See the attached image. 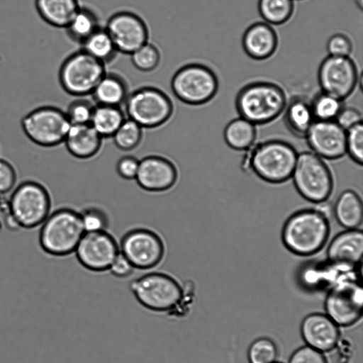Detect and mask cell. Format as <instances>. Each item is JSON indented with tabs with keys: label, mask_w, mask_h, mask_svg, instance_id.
Wrapping results in <instances>:
<instances>
[{
	"label": "cell",
	"mask_w": 363,
	"mask_h": 363,
	"mask_svg": "<svg viewBox=\"0 0 363 363\" xmlns=\"http://www.w3.org/2000/svg\"><path fill=\"white\" fill-rule=\"evenodd\" d=\"M100 27L96 13L90 8L80 6L65 29L72 41L81 45Z\"/></svg>",
	"instance_id": "f1b7e54d"
},
{
	"label": "cell",
	"mask_w": 363,
	"mask_h": 363,
	"mask_svg": "<svg viewBox=\"0 0 363 363\" xmlns=\"http://www.w3.org/2000/svg\"><path fill=\"white\" fill-rule=\"evenodd\" d=\"M80 5L78 0H35L39 16L47 24L65 28Z\"/></svg>",
	"instance_id": "cb8c5ba5"
},
{
	"label": "cell",
	"mask_w": 363,
	"mask_h": 363,
	"mask_svg": "<svg viewBox=\"0 0 363 363\" xmlns=\"http://www.w3.org/2000/svg\"><path fill=\"white\" fill-rule=\"evenodd\" d=\"M315 121H335L343 107L342 101L321 91L311 102Z\"/></svg>",
	"instance_id": "d6a6232c"
},
{
	"label": "cell",
	"mask_w": 363,
	"mask_h": 363,
	"mask_svg": "<svg viewBox=\"0 0 363 363\" xmlns=\"http://www.w3.org/2000/svg\"><path fill=\"white\" fill-rule=\"evenodd\" d=\"M297 154L288 143L272 140L260 143L249 154L252 169L262 179L280 183L292 176Z\"/></svg>",
	"instance_id": "52a82bcc"
},
{
	"label": "cell",
	"mask_w": 363,
	"mask_h": 363,
	"mask_svg": "<svg viewBox=\"0 0 363 363\" xmlns=\"http://www.w3.org/2000/svg\"><path fill=\"white\" fill-rule=\"evenodd\" d=\"M363 294L358 285L350 283L334 288L325 301L328 316L340 325H350L362 315Z\"/></svg>",
	"instance_id": "2e32d148"
},
{
	"label": "cell",
	"mask_w": 363,
	"mask_h": 363,
	"mask_svg": "<svg viewBox=\"0 0 363 363\" xmlns=\"http://www.w3.org/2000/svg\"><path fill=\"white\" fill-rule=\"evenodd\" d=\"M258 11L264 22L281 25L287 22L294 11V0H259Z\"/></svg>",
	"instance_id": "4dcf8cb0"
},
{
	"label": "cell",
	"mask_w": 363,
	"mask_h": 363,
	"mask_svg": "<svg viewBox=\"0 0 363 363\" xmlns=\"http://www.w3.org/2000/svg\"><path fill=\"white\" fill-rule=\"evenodd\" d=\"M277 357V348L269 338L254 341L248 350L250 363H274Z\"/></svg>",
	"instance_id": "e575fe53"
},
{
	"label": "cell",
	"mask_w": 363,
	"mask_h": 363,
	"mask_svg": "<svg viewBox=\"0 0 363 363\" xmlns=\"http://www.w3.org/2000/svg\"><path fill=\"white\" fill-rule=\"evenodd\" d=\"M130 290L145 309L174 318L185 317L192 303V286L186 290L176 278L164 272H152L135 279Z\"/></svg>",
	"instance_id": "6da1fadb"
},
{
	"label": "cell",
	"mask_w": 363,
	"mask_h": 363,
	"mask_svg": "<svg viewBox=\"0 0 363 363\" xmlns=\"http://www.w3.org/2000/svg\"><path fill=\"white\" fill-rule=\"evenodd\" d=\"M335 121L341 128L347 130L362 123V116L361 112L354 107L343 106Z\"/></svg>",
	"instance_id": "7bdbcfd3"
},
{
	"label": "cell",
	"mask_w": 363,
	"mask_h": 363,
	"mask_svg": "<svg viewBox=\"0 0 363 363\" xmlns=\"http://www.w3.org/2000/svg\"><path fill=\"white\" fill-rule=\"evenodd\" d=\"M143 134V128L139 124L125 118L112 138L118 149L130 151L140 145Z\"/></svg>",
	"instance_id": "1f68e13d"
},
{
	"label": "cell",
	"mask_w": 363,
	"mask_h": 363,
	"mask_svg": "<svg viewBox=\"0 0 363 363\" xmlns=\"http://www.w3.org/2000/svg\"><path fill=\"white\" fill-rule=\"evenodd\" d=\"M301 332L308 346L320 352L333 349L340 336L337 324L328 315L321 313L306 316L301 323Z\"/></svg>",
	"instance_id": "d6986e66"
},
{
	"label": "cell",
	"mask_w": 363,
	"mask_h": 363,
	"mask_svg": "<svg viewBox=\"0 0 363 363\" xmlns=\"http://www.w3.org/2000/svg\"><path fill=\"white\" fill-rule=\"evenodd\" d=\"M124 105L128 118L143 128L164 125L174 112L173 102L169 96L153 86H143L129 93Z\"/></svg>",
	"instance_id": "30bf717a"
},
{
	"label": "cell",
	"mask_w": 363,
	"mask_h": 363,
	"mask_svg": "<svg viewBox=\"0 0 363 363\" xmlns=\"http://www.w3.org/2000/svg\"><path fill=\"white\" fill-rule=\"evenodd\" d=\"M353 45L350 38L344 33H335L330 37L327 43L329 55L350 57Z\"/></svg>",
	"instance_id": "f35d334b"
},
{
	"label": "cell",
	"mask_w": 363,
	"mask_h": 363,
	"mask_svg": "<svg viewBox=\"0 0 363 363\" xmlns=\"http://www.w3.org/2000/svg\"><path fill=\"white\" fill-rule=\"evenodd\" d=\"M120 252L135 269H151L163 259L165 247L161 237L145 228H136L126 232L119 244Z\"/></svg>",
	"instance_id": "7c38bea8"
},
{
	"label": "cell",
	"mask_w": 363,
	"mask_h": 363,
	"mask_svg": "<svg viewBox=\"0 0 363 363\" xmlns=\"http://www.w3.org/2000/svg\"><path fill=\"white\" fill-rule=\"evenodd\" d=\"M318 81L323 92L343 101L362 82V74L350 57L328 55L319 66Z\"/></svg>",
	"instance_id": "4fadbf2b"
},
{
	"label": "cell",
	"mask_w": 363,
	"mask_h": 363,
	"mask_svg": "<svg viewBox=\"0 0 363 363\" xmlns=\"http://www.w3.org/2000/svg\"><path fill=\"white\" fill-rule=\"evenodd\" d=\"M346 151L357 163L363 162V125L360 123L346 130Z\"/></svg>",
	"instance_id": "74e56055"
},
{
	"label": "cell",
	"mask_w": 363,
	"mask_h": 363,
	"mask_svg": "<svg viewBox=\"0 0 363 363\" xmlns=\"http://www.w3.org/2000/svg\"><path fill=\"white\" fill-rule=\"evenodd\" d=\"M134 269L135 268L131 262L121 252L116 257L108 269L113 276L121 279L130 276Z\"/></svg>",
	"instance_id": "ee69618b"
},
{
	"label": "cell",
	"mask_w": 363,
	"mask_h": 363,
	"mask_svg": "<svg viewBox=\"0 0 363 363\" xmlns=\"http://www.w3.org/2000/svg\"><path fill=\"white\" fill-rule=\"evenodd\" d=\"M106 72L104 63L81 49L63 60L59 69L58 79L66 93L83 97L91 94Z\"/></svg>",
	"instance_id": "9c48e42d"
},
{
	"label": "cell",
	"mask_w": 363,
	"mask_h": 363,
	"mask_svg": "<svg viewBox=\"0 0 363 363\" xmlns=\"http://www.w3.org/2000/svg\"><path fill=\"white\" fill-rule=\"evenodd\" d=\"M239 116L255 125L269 123L283 113L287 104L284 90L278 84L256 81L242 86L235 97Z\"/></svg>",
	"instance_id": "7a4b0ae2"
},
{
	"label": "cell",
	"mask_w": 363,
	"mask_h": 363,
	"mask_svg": "<svg viewBox=\"0 0 363 363\" xmlns=\"http://www.w3.org/2000/svg\"><path fill=\"white\" fill-rule=\"evenodd\" d=\"M325 215L318 210H303L292 215L286 222L282 239L286 247L300 255H310L319 251L329 234Z\"/></svg>",
	"instance_id": "277c9868"
},
{
	"label": "cell",
	"mask_w": 363,
	"mask_h": 363,
	"mask_svg": "<svg viewBox=\"0 0 363 363\" xmlns=\"http://www.w3.org/2000/svg\"><path fill=\"white\" fill-rule=\"evenodd\" d=\"M278 43L275 30L264 21L250 25L242 38L245 52L255 60H264L272 57L277 49Z\"/></svg>",
	"instance_id": "ffe728a7"
},
{
	"label": "cell",
	"mask_w": 363,
	"mask_h": 363,
	"mask_svg": "<svg viewBox=\"0 0 363 363\" xmlns=\"http://www.w3.org/2000/svg\"><path fill=\"white\" fill-rule=\"evenodd\" d=\"M357 6L362 9V4H363V0H354Z\"/></svg>",
	"instance_id": "f6af8a7d"
},
{
	"label": "cell",
	"mask_w": 363,
	"mask_h": 363,
	"mask_svg": "<svg viewBox=\"0 0 363 363\" xmlns=\"http://www.w3.org/2000/svg\"><path fill=\"white\" fill-rule=\"evenodd\" d=\"M79 215L85 233L106 230L109 220L101 208L88 206L80 211Z\"/></svg>",
	"instance_id": "d590c367"
},
{
	"label": "cell",
	"mask_w": 363,
	"mask_h": 363,
	"mask_svg": "<svg viewBox=\"0 0 363 363\" xmlns=\"http://www.w3.org/2000/svg\"><path fill=\"white\" fill-rule=\"evenodd\" d=\"M7 201L17 228L32 229L40 226L51 212L49 190L37 180L26 179L16 185Z\"/></svg>",
	"instance_id": "5b68a950"
},
{
	"label": "cell",
	"mask_w": 363,
	"mask_h": 363,
	"mask_svg": "<svg viewBox=\"0 0 363 363\" xmlns=\"http://www.w3.org/2000/svg\"><path fill=\"white\" fill-rule=\"evenodd\" d=\"M178 172L174 164L160 155H148L140 160L135 180L143 189L150 192H162L176 184Z\"/></svg>",
	"instance_id": "e0dca14e"
},
{
	"label": "cell",
	"mask_w": 363,
	"mask_h": 363,
	"mask_svg": "<svg viewBox=\"0 0 363 363\" xmlns=\"http://www.w3.org/2000/svg\"><path fill=\"white\" fill-rule=\"evenodd\" d=\"M102 139L90 124H71L64 143L73 157L86 160L99 152Z\"/></svg>",
	"instance_id": "7402d4cb"
},
{
	"label": "cell",
	"mask_w": 363,
	"mask_h": 363,
	"mask_svg": "<svg viewBox=\"0 0 363 363\" xmlns=\"http://www.w3.org/2000/svg\"><path fill=\"white\" fill-rule=\"evenodd\" d=\"M305 137L319 157L337 159L347 152L346 130L335 121H315Z\"/></svg>",
	"instance_id": "ac0fdd59"
},
{
	"label": "cell",
	"mask_w": 363,
	"mask_h": 363,
	"mask_svg": "<svg viewBox=\"0 0 363 363\" xmlns=\"http://www.w3.org/2000/svg\"><path fill=\"white\" fill-rule=\"evenodd\" d=\"M17 173L9 160L0 157V195L11 192L16 185Z\"/></svg>",
	"instance_id": "ab89813d"
},
{
	"label": "cell",
	"mask_w": 363,
	"mask_h": 363,
	"mask_svg": "<svg viewBox=\"0 0 363 363\" xmlns=\"http://www.w3.org/2000/svg\"><path fill=\"white\" fill-rule=\"evenodd\" d=\"M133 65L138 70L149 72L155 70L161 61L159 49L152 43H145L130 55Z\"/></svg>",
	"instance_id": "836d02e7"
},
{
	"label": "cell",
	"mask_w": 363,
	"mask_h": 363,
	"mask_svg": "<svg viewBox=\"0 0 363 363\" xmlns=\"http://www.w3.org/2000/svg\"><path fill=\"white\" fill-rule=\"evenodd\" d=\"M125 118L121 107L96 104L89 124L103 138H112Z\"/></svg>",
	"instance_id": "4316f807"
},
{
	"label": "cell",
	"mask_w": 363,
	"mask_h": 363,
	"mask_svg": "<svg viewBox=\"0 0 363 363\" xmlns=\"http://www.w3.org/2000/svg\"></svg>",
	"instance_id": "bcb514c9"
},
{
	"label": "cell",
	"mask_w": 363,
	"mask_h": 363,
	"mask_svg": "<svg viewBox=\"0 0 363 363\" xmlns=\"http://www.w3.org/2000/svg\"><path fill=\"white\" fill-rule=\"evenodd\" d=\"M40 226V247L54 257H65L74 252L85 233L79 212L67 207L51 211Z\"/></svg>",
	"instance_id": "3957f363"
},
{
	"label": "cell",
	"mask_w": 363,
	"mask_h": 363,
	"mask_svg": "<svg viewBox=\"0 0 363 363\" xmlns=\"http://www.w3.org/2000/svg\"><path fill=\"white\" fill-rule=\"evenodd\" d=\"M294 184L303 197L314 203H323L330 196L333 179L327 165L314 152L297 155L292 174Z\"/></svg>",
	"instance_id": "8fae6325"
},
{
	"label": "cell",
	"mask_w": 363,
	"mask_h": 363,
	"mask_svg": "<svg viewBox=\"0 0 363 363\" xmlns=\"http://www.w3.org/2000/svg\"><path fill=\"white\" fill-rule=\"evenodd\" d=\"M171 89L184 104L191 106L205 104L216 95L219 83L217 75L209 67L201 63H189L173 74Z\"/></svg>",
	"instance_id": "8992f818"
},
{
	"label": "cell",
	"mask_w": 363,
	"mask_h": 363,
	"mask_svg": "<svg viewBox=\"0 0 363 363\" xmlns=\"http://www.w3.org/2000/svg\"><path fill=\"white\" fill-rule=\"evenodd\" d=\"M119 252V245L114 237L106 230H101L84 233L74 252L85 269L102 272L108 270Z\"/></svg>",
	"instance_id": "5bb4252c"
},
{
	"label": "cell",
	"mask_w": 363,
	"mask_h": 363,
	"mask_svg": "<svg viewBox=\"0 0 363 363\" xmlns=\"http://www.w3.org/2000/svg\"><path fill=\"white\" fill-rule=\"evenodd\" d=\"M81 45L82 50L105 65L113 61L118 53L111 36L106 30L101 27L86 38Z\"/></svg>",
	"instance_id": "f546056e"
},
{
	"label": "cell",
	"mask_w": 363,
	"mask_h": 363,
	"mask_svg": "<svg viewBox=\"0 0 363 363\" xmlns=\"http://www.w3.org/2000/svg\"><path fill=\"white\" fill-rule=\"evenodd\" d=\"M335 216L338 223L347 229H356L362 221L363 208L359 196L351 190L342 192L335 207Z\"/></svg>",
	"instance_id": "484cf974"
},
{
	"label": "cell",
	"mask_w": 363,
	"mask_h": 363,
	"mask_svg": "<svg viewBox=\"0 0 363 363\" xmlns=\"http://www.w3.org/2000/svg\"><path fill=\"white\" fill-rule=\"evenodd\" d=\"M104 28L118 52L130 55L148 42L147 24L140 16L129 11H121L111 15Z\"/></svg>",
	"instance_id": "9a60e30c"
},
{
	"label": "cell",
	"mask_w": 363,
	"mask_h": 363,
	"mask_svg": "<svg viewBox=\"0 0 363 363\" xmlns=\"http://www.w3.org/2000/svg\"><path fill=\"white\" fill-rule=\"evenodd\" d=\"M330 262L354 265L358 264L363 253V233L357 229H348L337 235L328 249Z\"/></svg>",
	"instance_id": "44dd1931"
},
{
	"label": "cell",
	"mask_w": 363,
	"mask_h": 363,
	"mask_svg": "<svg viewBox=\"0 0 363 363\" xmlns=\"http://www.w3.org/2000/svg\"><path fill=\"white\" fill-rule=\"evenodd\" d=\"M128 85L123 77L114 72H106L91 93L96 104L121 107L128 94Z\"/></svg>",
	"instance_id": "603a6c76"
},
{
	"label": "cell",
	"mask_w": 363,
	"mask_h": 363,
	"mask_svg": "<svg viewBox=\"0 0 363 363\" xmlns=\"http://www.w3.org/2000/svg\"><path fill=\"white\" fill-rule=\"evenodd\" d=\"M21 125L32 143L51 147L64 143L71 123L62 109L55 106L43 105L23 116Z\"/></svg>",
	"instance_id": "ba28073f"
},
{
	"label": "cell",
	"mask_w": 363,
	"mask_h": 363,
	"mask_svg": "<svg viewBox=\"0 0 363 363\" xmlns=\"http://www.w3.org/2000/svg\"><path fill=\"white\" fill-rule=\"evenodd\" d=\"M94 106L88 100L77 99L65 111L71 124H89Z\"/></svg>",
	"instance_id": "8d00e7d4"
},
{
	"label": "cell",
	"mask_w": 363,
	"mask_h": 363,
	"mask_svg": "<svg viewBox=\"0 0 363 363\" xmlns=\"http://www.w3.org/2000/svg\"><path fill=\"white\" fill-rule=\"evenodd\" d=\"M289 363H327L321 353L309 346H304L294 352Z\"/></svg>",
	"instance_id": "60d3db41"
},
{
	"label": "cell",
	"mask_w": 363,
	"mask_h": 363,
	"mask_svg": "<svg viewBox=\"0 0 363 363\" xmlns=\"http://www.w3.org/2000/svg\"><path fill=\"white\" fill-rule=\"evenodd\" d=\"M284 113L286 126L298 137H305L315 121L311 102L301 96H294L287 102Z\"/></svg>",
	"instance_id": "d4e9b609"
},
{
	"label": "cell",
	"mask_w": 363,
	"mask_h": 363,
	"mask_svg": "<svg viewBox=\"0 0 363 363\" xmlns=\"http://www.w3.org/2000/svg\"><path fill=\"white\" fill-rule=\"evenodd\" d=\"M223 135L226 143L231 148L248 150L252 147L256 138V125L240 116L227 124Z\"/></svg>",
	"instance_id": "83f0119b"
},
{
	"label": "cell",
	"mask_w": 363,
	"mask_h": 363,
	"mask_svg": "<svg viewBox=\"0 0 363 363\" xmlns=\"http://www.w3.org/2000/svg\"><path fill=\"white\" fill-rule=\"evenodd\" d=\"M140 160L131 155L121 157L116 164L118 175L124 179H135L138 171Z\"/></svg>",
	"instance_id": "b9f144b4"
}]
</instances>
